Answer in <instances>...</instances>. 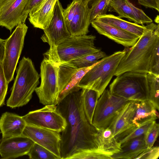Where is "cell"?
Masks as SVG:
<instances>
[{
  "label": "cell",
  "mask_w": 159,
  "mask_h": 159,
  "mask_svg": "<svg viewBox=\"0 0 159 159\" xmlns=\"http://www.w3.org/2000/svg\"><path fill=\"white\" fill-rule=\"evenodd\" d=\"M111 156L98 149L82 152L70 157L69 159H112Z\"/></svg>",
  "instance_id": "1f68e13d"
},
{
  "label": "cell",
  "mask_w": 159,
  "mask_h": 159,
  "mask_svg": "<svg viewBox=\"0 0 159 159\" xmlns=\"http://www.w3.org/2000/svg\"><path fill=\"white\" fill-rule=\"evenodd\" d=\"M22 116L6 112L0 118V130L2 139L21 136L26 125Z\"/></svg>",
  "instance_id": "d6986e66"
},
{
  "label": "cell",
  "mask_w": 159,
  "mask_h": 159,
  "mask_svg": "<svg viewBox=\"0 0 159 159\" xmlns=\"http://www.w3.org/2000/svg\"><path fill=\"white\" fill-rule=\"evenodd\" d=\"M159 125L155 121L144 134V139L147 148L153 146L159 135Z\"/></svg>",
  "instance_id": "d6a6232c"
},
{
  "label": "cell",
  "mask_w": 159,
  "mask_h": 159,
  "mask_svg": "<svg viewBox=\"0 0 159 159\" xmlns=\"http://www.w3.org/2000/svg\"><path fill=\"white\" fill-rule=\"evenodd\" d=\"M140 5L146 8L154 9L159 11V7L157 6L156 0H138Z\"/></svg>",
  "instance_id": "74e56055"
},
{
  "label": "cell",
  "mask_w": 159,
  "mask_h": 159,
  "mask_svg": "<svg viewBox=\"0 0 159 159\" xmlns=\"http://www.w3.org/2000/svg\"><path fill=\"white\" fill-rule=\"evenodd\" d=\"M82 91L84 111L89 121L92 124L94 110L99 96L97 91L91 89H82Z\"/></svg>",
  "instance_id": "484cf974"
},
{
  "label": "cell",
  "mask_w": 159,
  "mask_h": 159,
  "mask_svg": "<svg viewBox=\"0 0 159 159\" xmlns=\"http://www.w3.org/2000/svg\"><path fill=\"white\" fill-rule=\"evenodd\" d=\"M40 69L41 83L35 90L39 102L44 105H57L59 93L58 65L44 57L41 63Z\"/></svg>",
  "instance_id": "9c48e42d"
},
{
  "label": "cell",
  "mask_w": 159,
  "mask_h": 159,
  "mask_svg": "<svg viewBox=\"0 0 159 159\" xmlns=\"http://www.w3.org/2000/svg\"><path fill=\"white\" fill-rule=\"evenodd\" d=\"M16 75L6 105L11 108L27 104L39 84L40 75L31 60L23 57L16 69Z\"/></svg>",
  "instance_id": "3957f363"
},
{
  "label": "cell",
  "mask_w": 159,
  "mask_h": 159,
  "mask_svg": "<svg viewBox=\"0 0 159 159\" xmlns=\"http://www.w3.org/2000/svg\"><path fill=\"white\" fill-rule=\"evenodd\" d=\"M91 0H72L63 9V16L67 29L71 36L87 35L89 32Z\"/></svg>",
  "instance_id": "8fae6325"
},
{
  "label": "cell",
  "mask_w": 159,
  "mask_h": 159,
  "mask_svg": "<svg viewBox=\"0 0 159 159\" xmlns=\"http://www.w3.org/2000/svg\"><path fill=\"white\" fill-rule=\"evenodd\" d=\"M149 73L159 75V38L156 41L150 65Z\"/></svg>",
  "instance_id": "e575fe53"
},
{
  "label": "cell",
  "mask_w": 159,
  "mask_h": 159,
  "mask_svg": "<svg viewBox=\"0 0 159 159\" xmlns=\"http://www.w3.org/2000/svg\"><path fill=\"white\" fill-rule=\"evenodd\" d=\"M96 36L93 35H70L63 40L57 48L60 63L68 62L98 52L94 45Z\"/></svg>",
  "instance_id": "ba28073f"
},
{
  "label": "cell",
  "mask_w": 159,
  "mask_h": 159,
  "mask_svg": "<svg viewBox=\"0 0 159 159\" xmlns=\"http://www.w3.org/2000/svg\"><path fill=\"white\" fill-rule=\"evenodd\" d=\"M27 155L30 159H59L50 151L35 143Z\"/></svg>",
  "instance_id": "4dcf8cb0"
},
{
  "label": "cell",
  "mask_w": 159,
  "mask_h": 159,
  "mask_svg": "<svg viewBox=\"0 0 159 159\" xmlns=\"http://www.w3.org/2000/svg\"><path fill=\"white\" fill-rule=\"evenodd\" d=\"M147 148L144 134L121 144L120 151L112 155V159H136Z\"/></svg>",
  "instance_id": "7402d4cb"
},
{
  "label": "cell",
  "mask_w": 159,
  "mask_h": 159,
  "mask_svg": "<svg viewBox=\"0 0 159 159\" xmlns=\"http://www.w3.org/2000/svg\"><path fill=\"white\" fill-rule=\"evenodd\" d=\"M46 0H26L22 13L23 23H25L29 13L36 11Z\"/></svg>",
  "instance_id": "836d02e7"
},
{
  "label": "cell",
  "mask_w": 159,
  "mask_h": 159,
  "mask_svg": "<svg viewBox=\"0 0 159 159\" xmlns=\"http://www.w3.org/2000/svg\"><path fill=\"white\" fill-rule=\"evenodd\" d=\"M22 135L46 148L61 159L60 133L26 124Z\"/></svg>",
  "instance_id": "5bb4252c"
},
{
  "label": "cell",
  "mask_w": 159,
  "mask_h": 159,
  "mask_svg": "<svg viewBox=\"0 0 159 159\" xmlns=\"http://www.w3.org/2000/svg\"><path fill=\"white\" fill-rule=\"evenodd\" d=\"M34 142L22 135L6 139L0 142V155L2 158L15 159L27 155Z\"/></svg>",
  "instance_id": "e0dca14e"
},
{
  "label": "cell",
  "mask_w": 159,
  "mask_h": 159,
  "mask_svg": "<svg viewBox=\"0 0 159 159\" xmlns=\"http://www.w3.org/2000/svg\"><path fill=\"white\" fill-rule=\"evenodd\" d=\"M63 9L61 3L57 0L50 23L43 30L44 33L41 38L43 42L48 43L49 46V49L44 54L46 57L57 65L60 63L57 51V46L70 35L66 26Z\"/></svg>",
  "instance_id": "8992f818"
},
{
  "label": "cell",
  "mask_w": 159,
  "mask_h": 159,
  "mask_svg": "<svg viewBox=\"0 0 159 159\" xmlns=\"http://www.w3.org/2000/svg\"><path fill=\"white\" fill-rule=\"evenodd\" d=\"M130 100L112 94L105 89L98 98L92 125L97 129L107 128Z\"/></svg>",
  "instance_id": "52a82bcc"
},
{
  "label": "cell",
  "mask_w": 159,
  "mask_h": 159,
  "mask_svg": "<svg viewBox=\"0 0 159 159\" xmlns=\"http://www.w3.org/2000/svg\"><path fill=\"white\" fill-rule=\"evenodd\" d=\"M148 87L147 100L151 102L156 108L159 109V75L150 73L147 74Z\"/></svg>",
  "instance_id": "83f0119b"
},
{
  "label": "cell",
  "mask_w": 159,
  "mask_h": 159,
  "mask_svg": "<svg viewBox=\"0 0 159 159\" xmlns=\"http://www.w3.org/2000/svg\"><path fill=\"white\" fill-rule=\"evenodd\" d=\"M57 0H46L35 12L29 13L28 19L34 27L43 30L48 26Z\"/></svg>",
  "instance_id": "44dd1931"
},
{
  "label": "cell",
  "mask_w": 159,
  "mask_h": 159,
  "mask_svg": "<svg viewBox=\"0 0 159 159\" xmlns=\"http://www.w3.org/2000/svg\"><path fill=\"white\" fill-rule=\"evenodd\" d=\"M91 24L100 34L126 47L133 46L139 38L128 31L99 21L94 20Z\"/></svg>",
  "instance_id": "ac0fdd59"
},
{
  "label": "cell",
  "mask_w": 159,
  "mask_h": 159,
  "mask_svg": "<svg viewBox=\"0 0 159 159\" xmlns=\"http://www.w3.org/2000/svg\"><path fill=\"white\" fill-rule=\"evenodd\" d=\"M106 56V53L100 50L98 52L69 62L78 68H81L92 66L97 63L100 59Z\"/></svg>",
  "instance_id": "f1b7e54d"
},
{
  "label": "cell",
  "mask_w": 159,
  "mask_h": 159,
  "mask_svg": "<svg viewBox=\"0 0 159 159\" xmlns=\"http://www.w3.org/2000/svg\"><path fill=\"white\" fill-rule=\"evenodd\" d=\"M94 20L110 25L133 34L139 37L141 36L145 28V26L143 25L125 20L111 14L100 16Z\"/></svg>",
  "instance_id": "cb8c5ba5"
},
{
  "label": "cell",
  "mask_w": 159,
  "mask_h": 159,
  "mask_svg": "<svg viewBox=\"0 0 159 159\" xmlns=\"http://www.w3.org/2000/svg\"></svg>",
  "instance_id": "b9f144b4"
},
{
  "label": "cell",
  "mask_w": 159,
  "mask_h": 159,
  "mask_svg": "<svg viewBox=\"0 0 159 159\" xmlns=\"http://www.w3.org/2000/svg\"><path fill=\"white\" fill-rule=\"evenodd\" d=\"M5 39L0 38V62H2L4 54Z\"/></svg>",
  "instance_id": "f35d334b"
},
{
  "label": "cell",
  "mask_w": 159,
  "mask_h": 159,
  "mask_svg": "<svg viewBox=\"0 0 159 159\" xmlns=\"http://www.w3.org/2000/svg\"><path fill=\"white\" fill-rule=\"evenodd\" d=\"M0 134H1L0 131ZM0 141H1V140H0Z\"/></svg>",
  "instance_id": "60d3db41"
},
{
  "label": "cell",
  "mask_w": 159,
  "mask_h": 159,
  "mask_svg": "<svg viewBox=\"0 0 159 159\" xmlns=\"http://www.w3.org/2000/svg\"><path fill=\"white\" fill-rule=\"evenodd\" d=\"M139 102L129 101L108 127L111 130L114 136L133 124L132 120Z\"/></svg>",
  "instance_id": "ffe728a7"
},
{
  "label": "cell",
  "mask_w": 159,
  "mask_h": 159,
  "mask_svg": "<svg viewBox=\"0 0 159 159\" xmlns=\"http://www.w3.org/2000/svg\"><path fill=\"white\" fill-rule=\"evenodd\" d=\"M97 141L99 149L111 155L120 151L121 144L109 128L97 129Z\"/></svg>",
  "instance_id": "d4e9b609"
},
{
  "label": "cell",
  "mask_w": 159,
  "mask_h": 159,
  "mask_svg": "<svg viewBox=\"0 0 159 159\" xmlns=\"http://www.w3.org/2000/svg\"><path fill=\"white\" fill-rule=\"evenodd\" d=\"M108 11L115 12L118 17L125 18L135 24L143 25L152 22V20L142 10L134 6L127 0H111Z\"/></svg>",
  "instance_id": "2e32d148"
},
{
  "label": "cell",
  "mask_w": 159,
  "mask_h": 159,
  "mask_svg": "<svg viewBox=\"0 0 159 159\" xmlns=\"http://www.w3.org/2000/svg\"><path fill=\"white\" fill-rule=\"evenodd\" d=\"M22 117L27 124L61 133L65 128V118L58 111L56 105H46L30 111Z\"/></svg>",
  "instance_id": "7c38bea8"
},
{
  "label": "cell",
  "mask_w": 159,
  "mask_h": 159,
  "mask_svg": "<svg viewBox=\"0 0 159 159\" xmlns=\"http://www.w3.org/2000/svg\"><path fill=\"white\" fill-rule=\"evenodd\" d=\"M111 0H91L90 23L98 17L107 14Z\"/></svg>",
  "instance_id": "f546056e"
},
{
  "label": "cell",
  "mask_w": 159,
  "mask_h": 159,
  "mask_svg": "<svg viewBox=\"0 0 159 159\" xmlns=\"http://www.w3.org/2000/svg\"><path fill=\"white\" fill-rule=\"evenodd\" d=\"M28 29L25 23H20L10 36L5 39L4 54L2 63L8 84L13 79Z\"/></svg>",
  "instance_id": "30bf717a"
},
{
  "label": "cell",
  "mask_w": 159,
  "mask_h": 159,
  "mask_svg": "<svg viewBox=\"0 0 159 159\" xmlns=\"http://www.w3.org/2000/svg\"><path fill=\"white\" fill-rule=\"evenodd\" d=\"M158 111L150 101L139 102L133 119V124L139 126L147 122L155 121L159 118Z\"/></svg>",
  "instance_id": "603a6c76"
},
{
  "label": "cell",
  "mask_w": 159,
  "mask_h": 159,
  "mask_svg": "<svg viewBox=\"0 0 159 159\" xmlns=\"http://www.w3.org/2000/svg\"><path fill=\"white\" fill-rule=\"evenodd\" d=\"M126 52L125 50L116 52L99 60L82 77L79 87L81 89L88 88L95 90L100 97L114 75Z\"/></svg>",
  "instance_id": "277c9868"
},
{
  "label": "cell",
  "mask_w": 159,
  "mask_h": 159,
  "mask_svg": "<svg viewBox=\"0 0 159 159\" xmlns=\"http://www.w3.org/2000/svg\"><path fill=\"white\" fill-rule=\"evenodd\" d=\"M159 157V147L153 146L147 148L139 155L136 159H157Z\"/></svg>",
  "instance_id": "8d00e7d4"
},
{
  "label": "cell",
  "mask_w": 159,
  "mask_h": 159,
  "mask_svg": "<svg viewBox=\"0 0 159 159\" xmlns=\"http://www.w3.org/2000/svg\"><path fill=\"white\" fill-rule=\"evenodd\" d=\"M159 38V24L152 22L146 26L141 36L121 59L114 75L128 71L149 73L152 54Z\"/></svg>",
  "instance_id": "7a4b0ae2"
},
{
  "label": "cell",
  "mask_w": 159,
  "mask_h": 159,
  "mask_svg": "<svg viewBox=\"0 0 159 159\" xmlns=\"http://www.w3.org/2000/svg\"><path fill=\"white\" fill-rule=\"evenodd\" d=\"M98 61L92 66L81 68H78L69 62L60 63L58 71V103L69 93L81 89L79 87L81 80Z\"/></svg>",
  "instance_id": "4fadbf2b"
},
{
  "label": "cell",
  "mask_w": 159,
  "mask_h": 159,
  "mask_svg": "<svg viewBox=\"0 0 159 159\" xmlns=\"http://www.w3.org/2000/svg\"><path fill=\"white\" fill-rule=\"evenodd\" d=\"M147 74L128 71L117 76L109 85L112 94L130 101L147 100Z\"/></svg>",
  "instance_id": "5b68a950"
},
{
  "label": "cell",
  "mask_w": 159,
  "mask_h": 159,
  "mask_svg": "<svg viewBox=\"0 0 159 159\" xmlns=\"http://www.w3.org/2000/svg\"><path fill=\"white\" fill-rule=\"evenodd\" d=\"M157 6L159 7V0H156Z\"/></svg>",
  "instance_id": "ab89813d"
},
{
  "label": "cell",
  "mask_w": 159,
  "mask_h": 159,
  "mask_svg": "<svg viewBox=\"0 0 159 159\" xmlns=\"http://www.w3.org/2000/svg\"><path fill=\"white\" fill-rule=\"evenodd\" d=\"M26 0H0V26L11 32L23 23L22 13Z\"/></svg>",
  "instance_id": "9a60e30c"
},
{
  "label": "cell",
  "mask_w": 159,
  "mask_h": 159,
  "mask_svg": "<svg viewBox=\"0 0 159 159\" xmlns=\"http://www.w3.org/2000/svg\"><path fill=\"white\" fill-rule=\"evenodd\" d=\"M155 121L149 122L139 126L132 124L115 137L117 141L121 144L144 134Z\"/></svg>",
  "instance_id": "4316f807"
},
{
  "label": "cell",
  "mask_w": 159,
  "mask_h": 159,
  "mask_svg": "<svg viewBox=\"0 0 159 159\" xmlns=\"http://www.w3.org/2000/svg\"><path fill=\"white\" fill-rule=\"evenodd\" d=\"M82 89L71 93L56 105L66 125L61 134V159H69L82 152L98 149L97 129L89 121L84 109Z\"/></svg>",
  "instance_id": "6da1fadb"
},
{
  "label": "cell",
  "mask_w": 159,
  "mask_h": 159,
  "mask_svg": "<svg viewBox=\"0 0 159 159\" xmlns=\"http://www.w3.org/2000/svg\"><path fill=\"white\" fill-rule=\"evenodd\" d=\"M8 84L5 76L2 62H0V107L5 104Z\"/></svg>",
  "instance_id": "d590c367"
}]
</instances>
